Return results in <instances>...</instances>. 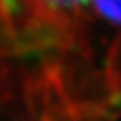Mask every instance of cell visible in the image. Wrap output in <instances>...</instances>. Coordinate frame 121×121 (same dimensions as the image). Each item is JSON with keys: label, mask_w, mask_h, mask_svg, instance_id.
Segmentation results:
<instances>
[{"label": "cell", "mask_w": 121, "mask_h": 121, "mask_svg": "<svg viewBox=\"0 0 121 121\" xmlns=\"http://www.w3.org/2000/svg\"><path fill=\"white\" fill-rule=\"evenodd\" d=\"M91 0H0V84L43 81L73 63Z\"/></svg>", "instance_id": "cell-1"}, {"label": "cell", "mask_w": 121, "mask_h": 121, "mask_svg": "<svg viewBox=\"0 0 121 121\" xmlns=\"http://www.w3.org/2000/svg\"><path fill=\"white\" fill-rule=\"evenodd\" d=\"M91 9L100 19L121 26V0H91Z\"/></svg>", "instance_id": "cell-2"}]
</instances>
